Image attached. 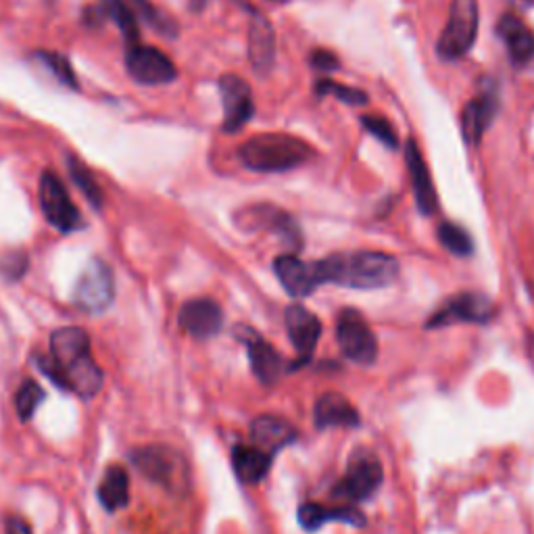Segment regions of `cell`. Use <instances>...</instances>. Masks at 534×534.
<instances>
[{"label":"cell","mask_w":534,"mask_h":534,"mask_svg":"<svg viewBox=\"0 0 534 534\" xmlns=\"http://www.w3.org/2000/svg\"><path fill=\"white\" fill-rule=\"evenodd\" d=\"M272 455L263 453L255 445H236L232 451V466L240 482L257 484L272 468Z\"/></svg>","instance_id":"cb8c5ba5"},{"label":"cell","mask_w":534,"mask_h":534,"mask_svg":"<svg viewBox=\"0 0 534 534\" xmlns=\"http://www.w3.org/2000/svg\"><path fill=\"white\" fill-rule=\"evenodd\" d=\"M297 436H299L297 428L278 416L265 414V416H259L257 420H253V424H251L253 445L272 457L278 451H282L284 447L293 445L297 441Z\"/></svg>","instance_id":"ac0fdd59"},{"label":"cell","mask_w":534,"mask_h":534,"mask_svg":"<svg viewBox=\"0 0 534 534\" xmlns=\"http://www.w3.org/2000/svg\"><path fill=\"white\" fill-rule=\"evenodd\" d=\"M363 128H366L374 138H378L384 147L388 149H397V132H395V126L388 121L386 117H380V115H366L363 117Z\"/></svg>","instance_id":"d6a6232c"},{"label":"cell","mask_w":534,"mask_h":534,"mask_svg":"<svg viewBox=\"0 0 534 534\" xmlns=\"http://www.w3.org/2000/svg\"><path fill=\"white\" fill-rule=\"evenodd\" d=\"M107 19V13H105V7L99 3V5H92L84 11V23L88 28H99L103 26V21Z\"/></svg>","instance_id":"e575fe53"},{"label":"cell","mask_w":534,"mask_h":534,"mask_svg":"<svg viewBox=\"0 0 534 534\" xmlns=\"http://www.w3.org/2000/svg\"><path fill=\"white\" fill-rule=\"evenodd\" d=\"M478 0H453L447 26L436 44L439 57L455 61L470 53L478 34Z\"/></svg>","instance_id":"8992f818"},{"label":"cell","mask_w":534,"mask_h":534,"mask_svg":"<svg viewBox=\"0 0 534 534\" xmlns=\"http://www.w3.org/2000/svg\"><path fill=\"white\" fill-rule=\"evenodd\" d=\"M220 92L224 101V132L234 134L245 128L255 113L253 92L245 80L232 74L222 76Z\"/></svg>","instance_id":"7c38bea8"},{"label":"cell","mask_w":534,"mask_h":534,"mask_svg":"<svg viewBox=\"0 0 534 534\" xmlns=\"http://www.w3.org/2000/svg\"><path fill=\"white\" fill-rule=\"evenodd\" d=\"M67 167H69L71 180H74L76 186L84 192V197L88 199V203L94 209H101L103 207V190H101L99 184H96V180H94L90 169L76 155H69L67 157Z\"/></svg>","instance_id":"484cf974"},{"label":"cell","mask_w":534,"mask_h":534,"mask_svg":"<svg viewBox=\"0 0 534 534\" xmlns=\"http://www.w3.org/2000/svg\"><path fill=\"white\" fill-rule=\"evenodd\" d=\"M36 363L59 388L82 399H92L103 386V370L96 366L90 338L82 328L55 330L51 334V355H38Z\"/></svg>","instance_id":"6da1fadb"},{"label":"cell","mask_w":534,"mask_h":534,"mask_svg":"<svg viewBox=\"0 0 534 534\" xmlns=\"http://www.w3.org/2000/svg\"><path fill=\"white\" fill-rule=\"evenodd\" d=\"M493 315H495V305L489 297L478 293H459L430 315L426 328L428 330L447 328L457 322L487 324L491 322Z\"/></svg>","instance_id":"30bf717a"},{"label":"cell","mask_w":534,"mask_h":534,"mask_svg":"<svg viewBox=\"0 0 534 534\" xmlns=\"http://www.w3.org/2000/svg\"><path fill=\"white\" fill-rule=\"evenodd\" d=\"M384 470L380 459L368 451L359 449L351 455L345 476L332 487V497L343 501H366L382 487Z\"/></svg>","instance_id":"5b68a950"},{"label":"cell","mask_w":534,"mask_h":534,"mask_svg":"<svg viewBox=\"0 0 534 534\" xmlns=\"http://www.w3.org/2000/svg\"><path fill=\"white\" fill-rule=\"evenodd\" d=\"M497 90L493 84H487L478 96L466 105L464 113H461V130H464V138L470 144H478L487 132V128L491 126V121L497 113Z\"/></svg>","instance_id":"9a60e30c"},{"label":"cell","mask_w":534,"mask_h":534,"mask_svg":"<svg viewBox=\"0 0 534 534\" xmlns=\"http://www.w3.org/2000/svg\"><path fill=\"white\" fill-rule=\"evenodd\" d=\"M190 3H192V9H203V5H205V0H190Z\"/></svg>","instance_id":"8d00e7d4"},{"label":"cell","mask_w":534,"mask_h":534,"mask_svg":"<svg viewBox=\"0 0 534 534\" xmlns=\"http://www.w3.org/2000/svg\"><path fill=\"white\" fill-rule=\"evenodd\" d=\"M115 297V280L111 267L103 259L90 261L74 288V303L86 313L105 311Z\"/></svg>","instance_id":"9c48e42d"},{"label":"cell","mask_w":534,"mask_h":534,"mask_svg":"<svg viewBox=\"0 0 534 534\" xmlns=\"http://www.w3.org/2000/svg\"><path fill=\"white\" fill-rule=\"evenodd\" d=\"M132 464L140 474H144V478H149L167 491H184L188 487V464L184 455L172 447H140L132 453Z\"/></svg>","instance_id":"277c9868"},{"label":"cell","mask_w":534,"mask_h":534,"mask_svg":"<svg viewBox=\"0 0 534 534\" xmlns=\"http://www.w3.org/2000/svg\"><path fill=\"white\" fill-rule=\"evenodd\" d=\"M284 322L290 343H293L295 351L299 353L301 363L309 361L322 336V322L318 320V315L311 313L303 305H290L284 313Z\"/></svg>","instance_id":"4fadbf2b"},{"label":"cell","mask_w":534,"mask_h":534,"mask_svg":"<svg viewBox=\"0 0 534 534\" xmlns=\"http://www.w3.org/2000/svg\"><path fill=\"white\" fill-rule=\"evenodd\" d=\"M318 284H338L357 290H376L393 284L399 276L397 257L380 251L334 253L311 263Z\"/></svg>","instance_id":"7a4b0ae2"},{"label":"cell","mask_w":534,"mask_h":534,"mask_svg":"<svg viewBox=\"0 0 534 534\" xmlns=\"http://www.w3.org/2000/svg\"><path fill=\"white\" fill-rule=\"evenodd\" d=\"M126 3L130 5V9H132L138 17H142L144 21H149L151 26H155V28H157L159 32H163L165 36H174V32L178 30V28H176V23H174L172 19H169V17L161 15V13L149 3V0H126Z\"/></svg>","instance_id":"f546056e"},{"label":"cell","mask_w":534,"mask_h":534,"mask_svg":"<svg viewBox=\"0 0 534 534\" xmlns=\"http://www.w3.org/2000/svg\"><path fill=\"white\" fill-rule=\"evenodd\" d=\"M299 524L307 532L320 530L326 522H345L353 528H363L366 526V516H363L361 509L351 507V505H341V507H328L322 503H303L299 507Z\"/></svg>","instance_id":"44dd1931"},{"label":"cell","mask_w":534,"mask_h":534,"mask_svg":"<svg viewBox=\"0 0 534 534\" xmlns=\"http://www.w3.org/2000/svg\"><path fill=\"white\" fill-rule=\"evenodd\" d=\"M5 530H7V534H32V526L23 518H19V516L7 518Z\"/></svg>","instance_id":"d590c367"},{"label":"cell","mask_w":534,"mask_h":534,"mask_svg":"<svg viewBox=\"0 0 534 534\" xmlns=\"http://www.w3.org/2000/svg\"><path fill=\"white\" fill-rule=\"evenodd\" d=\"M315 90H318V94L336 96L338 101H343L347 105H366L368 103V94L363 90L351 88L345 84H336L332 80H320L318 84H315Z\"/></svg>","instance_id":"1f68e13d"},{"label":"cell","mask_w":534,"mask_h":534,"mask_svg":"<svg viewBox=\"0 0 534 534\" xmlns=\"http://www.w3.org/2000/svg\"><path fill=\"white\" fill-rule=\"evenodd\" d=\"M497 34L507 48L509 59L516 65H526L534 57V34L516 15H503Z\"/></svg>","instance_id":"603a6c76"},{"label":"cell","mask_w":534,"mask_h":534,"mask_svg":"<svg viewBox=\"0 0 534 534\" xmlns=\"http://www.w3.org/2000/svg\"><path fill=\"white\" fill-rule=\"evenodd\" d=\"M242 165L261 174L290 172L313 157V147L290 134H259L238 149Z\"/></svg>","instance_id":"3957f363"},{"label":"cell","mask_w":534,"mask_h":534,"mask_svg":"<svg viewBox=\"0 0 534 534\" xmlns=\"http://www.w3.org/2000/svg\"><path fill=\"white\" fill-rule=\"evenodd\" d=\"M242 343L247 345L251 370L257 380L265 386L274 384L282 374V357L278 351L249 328H242Z\"/></svg>","instance_id":"d6986e66"},{"label":"cell","mask_w":534,"mask_h":534,"mask_svg":"<svg viewBox=\"0 0 534 534\" xmlns=\"http://www.w3.org/2000/svg\"><path fill=\"white\" fill-rule=\"evenodd\" d=\"M336 341L345 357L359 366H372L378 357L376 336L357 309H345L338 315Z\"/></svg>","instance_id":"52a82bcc"},{"label":"cell","mask_w":534,"mask_h":534,"mask_svg":"<svg viewBox=\"0 0 534 534\" xmlns=\"http://www.w3.org/2000/svg\"><path fill=\"white\" fill-rule=\"evenodd\" d=\"M44 401V391L42 386L36 380H26L19 388H17V395H15V411L17 416L28 422L34 414L38 405Z\"/></svg>","instance_id":"f1b7e54d"},{"label":"cell","mask_w":534,"mask_h":534,"mask_svg":"<svg viewBox=\"0 0 534 534\" xmlns=\"http://www.w3.org/2000/svg\"><path fill=\"white\" fill-rule=\"evenodd\" d=\"M309 63L313 65V69H320V71H334L338 67V59L334 53L324 51V48H318L311 57Z\"/></svg>","instance_id":"836d02e7"},{"label":"cell","mask_w":534,"mask_h":534,"mask_svg":"<svg viewBox=\"0 0 534 534\" xmlns=\"http://www.w3.org/2000/svg\"><path fill=\"white\" fill-rule=\"evenodd\" d=\"M180 326L192 338L207 341V338L215 336L224 326L222 307L211 299L188 301L180 309Z\"/></svg>","instance_id":"5bb4252c"},{"label":"cell","mask_w":534,"mask_h":534,"mask_svg":"<svg viewBox=\"0 0 534 534\" xmlns=\"http://www.w3.org/2000/svg\"><path fill=\"white\" fill-rule=\"evenodd\" d=\"M405 161H407V172L411 186H414V197L418 203V209L424 215H432L436 209H439V199H436V190L434 182L430 178V169L420 153L418 142L414 138H409L407 147H405Z\"/></svg>","instance_id":"2e32d148"},{"label":"cell","mask_w":534,"mask_h":534,"mask_svg":"<svg viewBox=\"0 0 534 534\" xmlns=\"http://www.w3.org/2000/svg\"><path fill=\"white\" fill-rule=\"evenodd\" d=\"M520 3H534V0H520Z\"/></svg>","instance_id":"74e56055"},{"label":"cell","mask_w":534,"mask_h":534,"mask_svg":"<svg viewBox=\"0 0 534 534\" xmlns=\"http://www.w3.org/2000/svg\"><path fill=\"white\" fill-rule=\"evenodd\" d=\"M99 501L105 505L109 512L126 507L130 501V478L128 472L121 466H111L103 474L99 484Z\"/></svg>","instance_id":"d4e9b609"},{"label":"cell","mask_w":534,"mask_h":534,"mask_svg":"<svg viewBox=\"0 0 534 534\" xmlns=\"http://www.w3.org/2000/svg\"><path fill=\"white\" fill-rule=\"evenodd\" d=\"M439 240L449 253L457 255V257H470L474 253L472 236L457 224H451V222L441 224L439 226Z\"/></svg>","instance_id":"83f0119b"},{"label":"cell","mask_w":534,"mask_h":534,"mask_svg":"<svg viewBox=\"0 0 534 534\" xmlns=\"http://www.w3.org/2000/svg\"><path fill=\"white\" fill-rule=\"evenodd\" d=\"M40 207L46 222L55 230L69 234L82 228V217L78 207L69 199L61 178L55 172H51V169H46L40 178Z\"/></svg>","instance_id":"ba28073f"},{"label":"cell","mask_w":534,"mask_h":534,"mask_svg":"<svg viewBox=\"0 0 534 534\" xmlns=\"http://www.w3.org/2000/svg\"><path fill=\"white\" fill-rule=\"evenodd\" d=\"M42 65L51 71V74L63 84V86H69V88H78V80H76V74H74V69H71L69 61L59 55V53H51V51H40L36 55Z\"/></svg>","instance_id":"4dcf8cb0"},{"label":"cell","mask_w":534,"mask_h":534,"mask_svg":"<svg viewBox=\"0 0 534 534\" xmlns=\"http://www.w3.org/2000/svg\"><path fill=\"white\" fill-rule=\"evenodd\" d=\"M107 19L115 21L119 32L130 44L138 42V15L130 9L126 0H101Z\"/></svg>","instance_id":"4316f807"},{"label":"cell","mask_w":534,"mask_h":534,"mask_svg":"<svg viewBox=\"0 0 534 534\" xmlns=\"http://www.w3.org/2000/svg\"><path fill=\"white\" fill-rule=\"evenodd\" d=\"M128 74L144 86H159L169 84L178 78V69L174 61L165 53H161L155 46L130 44L126 55Z\"/></svg>","instance_id":"8fae6325"},{"label":"cell","mask_w":534,"mask_h":534,"mask_svg":"<svg viewBox=\"0 0 534 534\" xmlns=\"http://www.w3.org/2000/svg\"><path fill=\"white\" fill-rule=\"evenodd\" d=\"M249 59L255 74L267 76L276 63V34L272 23L261 13H253L249 26Z\"/></svg>","instance_id":"e0dca14e"},{"label":"cell","mask_w":534,"mask_h":534,"mask_svg":"<svg viewBox=\"0 0 534 534\" xmlns=\"http://www.w3.org/2000/svg\"><path fill=\"white\" fill-rule=\"evenodd\" d=\"M274 272L290 297H309L320 286L318 280H315L313 265L301 261L295 255L278 257L274 261Z\"/></svg>","instance_id":"ffe728a7"},{"label":"cell","mask_w":534,"mask_h":534,"mask_svg":"<svg viewBox=\"0 0 534 534\" xmlns=\"http://www.w3.org/2000/svg\"><path fill=\"white\" fill-rule=\"evenodd\" d=\"M313 420L318 428H355L361 422L359 411L341 393H324L313 409Z\"/></svg>","instance_id":"7402d4cb"}]
</instances>
